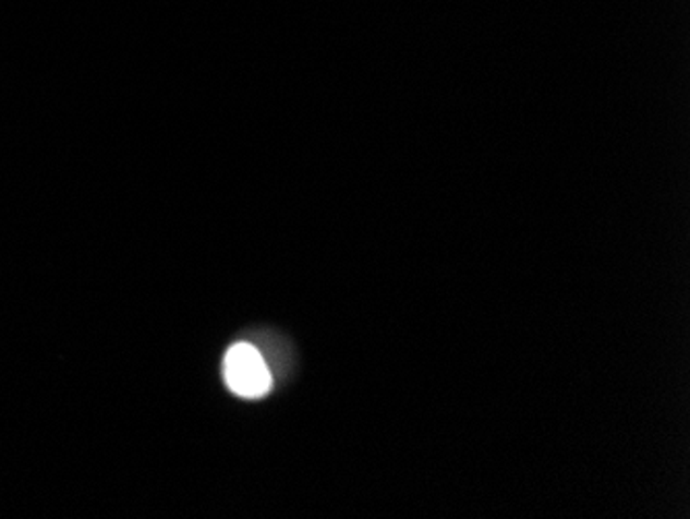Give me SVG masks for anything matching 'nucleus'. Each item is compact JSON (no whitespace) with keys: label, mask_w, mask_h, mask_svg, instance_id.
<instances>
[{"label":"nucleus","mask_w":690,"mask_h":519,"mask_svg":"<svg viewBox=\"0 0 690 519\" xmlns=\"http://www.w3.org/2000/svg\"><path fill=\"white\" fill-rule=\"evenodd\" d=\"M223 377L228 387L246 400L263 398L271 389V373L255 346L237 343L223 360Z\"/></svg>","instance_id":"1"}]
</instances>
